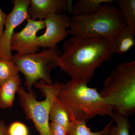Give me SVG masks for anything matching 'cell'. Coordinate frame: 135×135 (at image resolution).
Listing matches in <instances>:
<instances>
[{"label": "cell", "instance_id": "cell-20", "mask_svg": "<svg viewBox=\"0 0 135 135\" xmlns=\"http://www.w3.org/2000/svg\"><path fill=\"white\" fill-rule=\"evenodd\" d=\"M50 130L51 135H67L65 129L56 123H50Z\"/></svg>", "mask_w": 135, "mask_h": 135}, {"label": "cell", "instance_id": "cell-21", "mask_svg": "<svg viewBox=\"0 0 135 135\" xmlns=\"http://www.w3.org/2000/svg\"><path fill=\"white\" fill-rule=\"evenodd\" d=\"M7 15L3 11L0 7V40L2 38L4 31L5 22Z\"/></svg>", "mask_w": 135, "mask_h": 135}, {"label": "cell", "instance_id": "cell-5", "mask_svg": "<svg viewBox=\"0 0 135 135\" xmlns=\"http://www.w3.org/2000/svg\"><path fill=\"white\" fill-rule=\"evenodd\" d=\"M62 53L57 46L52 48L44 49L40 53L25 55L16 53L13 55L12 61L25 77V84L29 92H33L32 87L38 80L46 84H53L50 76L52 69L59 66Z\"/></svg>", "mask_w": 135, "mask_h": 135}, {"label": "cell", "instance_id": "cell-2", "mask_svg": "<svg viewBox=\"0 0 135 135\" xmlns=\"http://www.w3.org/2000/svg\"><path fill=\"white\" fill-rule=\"evenodd\" d=\"M89 81L87 79H72L63 83L57 97L75 119L87 121L98 116L112 118V108L96 88L88 86Z\"/></svg>", "mask_w": 135, "mask_h": 135}, {"label": "cell", "instance_id": "cell-13", "mask_svg": "<svg viewBox=\"0 0 135 135\" xmlns=\"http://www.w3.org/2000/svg\"><path fill=\"white\" fill-rule=\"evenodd\" d=\"M113 0H78L73 5V16H82L93 15L98 11L104 4H111Z\"/></svg>", "mask_w": 135, "mask_h": 135}, {"label": "cell", "instance_id": "cell-11", "mask_svg": "<svg viewBox=\"0 0 135 135\" xmlns=\"http://www.w3.org/2000/svg\"><path fill=\"white\" fill-rule=\"evenodd\" d=\"M63 83L56 81L53 84L49 110V119L51 122L62 126L67 131L68 128L75 119L59 100L57 94Z\"/></svg>", "mask_w": 135, "mask_h": 135}, {"label": "cell", "instance_id": "cell-17", "mask_svg": "<svg viewBox=\"0 0 135 135\" xmlns=\"http://www.w3.org/2000/svg\"><path fill=\"white\" fill-rule=\"evenodd\" d=\"M113 120L116 126L111 125L109 128L108 135H129L131 125L128 118L119 114L114 113Z\"/></svg>", "mask_w": 135, "mask_h": 135}, {"label": "cell", "instance_id": "cell-18", "mask_svg": "<svg viewBox=\"0 0 135 135\" xmlns=\"http://www.w3.org/2000/svg\"><path fill=\"white\" fill-rule=\"evenodd\" d=\"M18 68L11 60L0 59V86L19 74Z\"/></svg>", "mask_w": 135, "mask_h": 135}, {"label": "cell", "instance_id": "cell-19", "mask_svg": "<svg viewBox=\"0 0 135 135\" xmlns=\"http://www.w3.org/2000/svg\"><path fill=\"white\" fill-rule=\"evenodd\" d=\"M9 135H29L28 128L25 125L19 122H15L8 127Z\"/></svg>", "mask_w": 135, "mask_h": 135}, {"label": "cell", "instance_id": "cell-16", "mask_svg": "<svg viewBox=\"0 0 135 135\" xmlns=\"http://www.w3.org/2000/svg\"><path fill=\"white\" fill-rule=\"evenodd\" d=\"M115 1L119 7L127 26L135 32V0H117Z\"/></svg>", "mask_w": 135, "mask_h": 135}, {"label": "cell", "instance_id": "cell-3", "mask_svg": "<svg viewBox=\"0 0 135 135\" xmlns=\"http://www.w3.org/2000/svg\"><path fill=\"white\" fill-rule=\"evenodd\" d=\"M101 96L116 113L129 118L135 113V61L118 64L105 79Z\"/></svg>", "mask_w": 135, "mask_h": 135}, {"label": "cell", "instance_id": "cell-7", "mask_svg": "<svg viewBox=\"0 0 135 135\" xmlns=\"http://www.w3.org/2000/svg\"><path fill=\"white\" fill-rule=\"evenodd\" d=\"M12 2L14 6L11 12L7 15L5 29L0 40V59L12 60L13 55L10 44L15 29L30 18L27 12L30 0H13Z\"/></svg>", "mask_w": 135, "mask_h": 135}, {"label": "cell", "instance_id": "cell-4", "mask_svg": "<svg viewBox=\"0 0 135 135\" xmlns=\"http://www.w3.org/2000/svg\"><path fill=\"white\" fill-rule=\"evenodd\" d=\"M127 26L119 8L104 4L93 15L73 16L68 32L73 36H113Z\"/></svg>", "mask_w": 135, "mask_h": 135}, {"label": "cell", "instance_id": "cell-9", "mask_svg": "<svg viewBox=\"0 0 135 135\" xmlns=\"http://www.w3.org/2000/svg\"><path fill=\"white\" fill-rule=\"evenodd\" d=\"M71 18L66 13L52 14L44 20L46 30L44 33L38 36L40 47L52 48L65 39L69 34V27Z\"/></svg>", "mask_w": 135, "mask_h": 135}, {"label": "cell", "instance_id": "cell-14", "mask_svg": "<svg viewBox=\"0 0 135 135\" xmlns=\"http://www.w3.org/2000/svg\"><path fill=\"white\" fill-rule=\"evenodd\" d=\"M135 33L127 26L113 36L114 53L122 55L128 52L135 44Z\"/></svg>", "mask_w": 135, "mask_h": 135}, {"label": "cell", "instance_id": "cell-8", "mask_svg": "<svg viewBox=\"0 0 135 135\" xmlns=\"http://www.w3.org/2000/svg\"><path fill=\"white\" fill-rule=\"evenodd\" d=\"M46 28L44 20H27V23L20 31L15 32L11 42V51H15L20 55L38 53L40 48L37 33Z\"/></svg>", "mask_w": 135, "mask_h": 135}, {"label": "cell", "instance_id": "cell-12", "mask_svg": "<svg viewBox=\"0 0 135 135\" xmlns=\"http://www.w3.org/2000/svg\"><path fill=\"white\" fill-rule=\"evenodd\" d=\"M19 74L11 78L0 86V108L6 109L13 106L15 95L21 86Z\"/></svg>", "mask_w": 135, "mask_h": 135}, {"label": "cell", "instance_id": "cell-6", "mask_svg": "<svg viewBox=\"0 0 135 135\" xmlns=\"http://www.w3.org/2000/svg\"><path fill=\"white\" fill-rule=\"evenodd\" d=\"M53 84L48 85L42 80L34 84L46 97L43 101L37 100L34 92H26L22 86L17 91L20 104L27 118L32 121L40 135H51L49 110Z\"/></svg>", "mask_w": 135, "mask_h": 135}, {"label": "cell", "instance_id": "cell-1", "mask_svg": "<svg viewBox=\"0 0 135 135\" xmlns=\"http://www.w3.org/2000/svg\"><path fill=\"white\" fill-rule=\"evenodd\" d=\"M114 53L113 36H73L64 44L59 66L72 79L90 80Z\"/></svg>", "mask_w": 135, "mask_h": 135}, {"label": "cell", "instance_id": "cell-10", "mask_svg": "<svg viewBox=\"0 0 135 135\" xmlns=\"http://www.w3.org/2000/svg\"><path fill=\"white\" fill-rule=\"evenodd\" d=\"M72 0H30L27 10L30 19L42 20L52 14L71 13Z\"/></svg>", "mask_w": 135, "mask_h": 135}, {"label": "cell", "instance_id": "cell-15", "mask_svg": "<svg viewBox=\"0 0 135 135\" xmlns=\"http://www.w3.org/2000/svg\"><path fill=\"white\" fill-rule=\"evenodd\" d=\"M111 121L101 131L92 132L87 127L86 121L75 119L71 123L67 131V135H108L109 128L113 123Z\"/></svg>", "mask_w": 135, "mask_h": 135}, {"label": "cell", "instance_id": "cell-22", "mask_svg": "<svg viewBox=\"0 0 135 135\" xmlns=\"http://www.w3.org/2000/svg\"><path fill=\"white\" fill-rule=\"evenodd\" d=\"M0 135H9L8 133V127L3 120L0 121Z\"/></svg>", "mask_w": 135, "mask_h": 135}]
</instances>
